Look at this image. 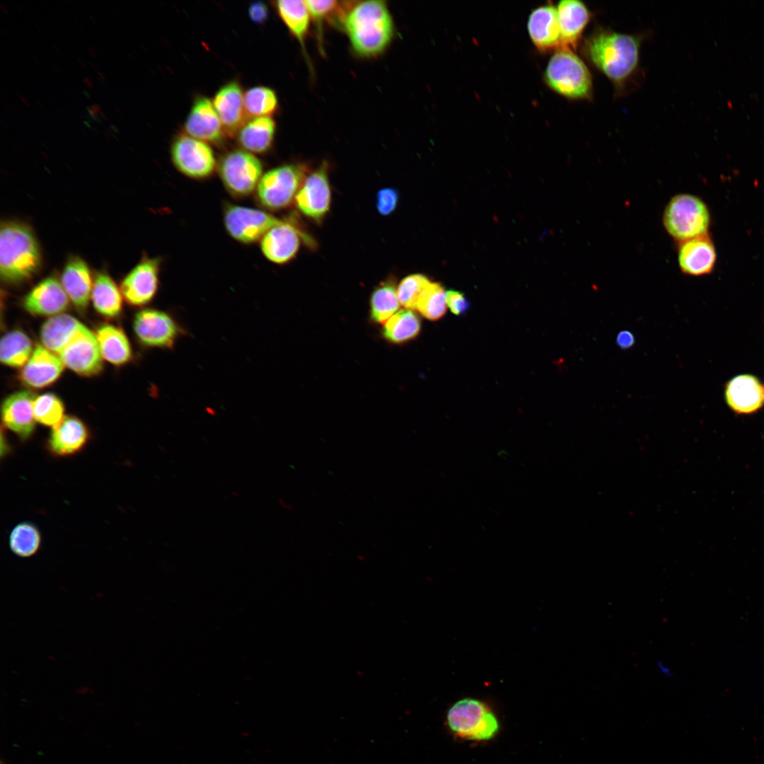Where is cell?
<instances>
[{
  "label": "cell",
  "mask_w": 764,
  "mask_h": 764,
  "mask_svg": "<svg viewBox=\"0 0 764 764\" xmlns=\"http://www.w3.org/2000/svg\"><path fill=\"white\" fill-rule=\"evenodd\" d=\"M133 329L145 346L172 348L182 333L181 328L168 313L156 309H144L136 313Z\"/></svg>",
  "instance_id": "obj_12"
},
{
  "label": "cell",
  "mask_w": 764,
  "mask_h": 764,
  "mask_svg": "<svg viewBox=\"0 0 764 764\" xmlns=\"http://www.w3.org/2000/svg\"><path fill=\"white\" fill-rule=\"evenodd\" d=\"M294 225L282 220L271 228L261 238L262 254L270 261L284 264L297 254L302 233Z\"/></svg>",
  "instance_id": "obj_20"
},
{
  "label": "cell",
  "mask_w": 764,
  "mask_h": 764,
  "mask_svg": "<svg viewBox=\"0 0 764 764\" xmlns=\"http://www.w3.org/2000/svg\"><path fill=\"white\" fill-rule=\"evenodd\" d=\"M282 220L257 209L228 204L224 209V224L228 233L237 241L257 242Z\"/></svg>",
  "instance_id": "obj_10"
},
{
  "label": "cell",
  "mask_w": 764,
  "mask_h": 764,
  "mask_svg": "<svg viewBox=\"0 0 764 764\" xmlns=\"http://www.w3.org/2000/svg\"><path fill=\"white\" fill-rule=\"evenodd\" d=\"M91 298L95 309L105 317H116L122 311L121 292L105 272H98L95 274Z\"/></svg>",
  "instance_id": "obj_29"
},
{
  "label": "cell",
  "mask_w": 764,
  "mask_h": 764,
  "mask_svg": "<svg viewBox=\"0 0 764 764\" xmlns=\"http://www.w3.org/2000/svg\"><path fill=\"white\" fill-rule=\"evenodd\" d=\"M677 250L679 268L685 274L705 275L715 266L716 249L708 233L678 242Z\"/></svg>",
  "instance_id": "obj_17"
},
{
  "label": "cell",
  "mask_w": 764,
  "mask_h": 764,
  "mask_svg": "<svg viewBox=\"0 0 764 764\" xmlns=\"http://www.w3.org/2000/svg\"><path fill=\"white\" fill-rule=\"evenodd\" d=\"M64 364L56 354L37 345L23 366L20 379L29 387L40 388L54 383L62 374Z\"/></svg>",
  "instance_id": "obj_23"
},
{
  "label": "cell",
  "mask_w": 764,
  "mask_h": 764,
  "mask_svg": "<svg viewBox=\"0 0 764 764\" xmlns=\"http://www.w3.org/2000/svg\"><path fill=\"white\" fill-rule=\"evenodd\" d=\"M446 292L440 284L431 282L421 296L417 309L424 317L436 320L446 311Z\"/></svg>",
  "instance_id": "obj_38"
},
{
  "label": "cell",
  "mask_w": 764,
  "mask_h": 764,
  "mask_svg": "<svg viewBox=\"0 0 764 764\" xmlns=\"http://www.w3.org/2000/svg\"><path fill=\"white\" fill-rule=\"evenodd\" d=\"M82 325L81 322L70 315L60 313L54 316L41 327V342L45 348L57 354Z\"/></svg>",
  "instance_id": "obj_28"
},
{
  "label": "cell",
  "mask_w": 764,
  "mask_h": 764,
  "mask_svg": "<svg viewBox=\"0 0 764 764\" xmlns=\"http://www.w3.org/2000/svg\"><path fill=\"white\" fill-rule=\"evenodd\" d=\"M725 399L730 408L736 413L756 412L764 405V386L754 376H736L726 386Z\"/></svg>",
  "instance_id": "obj_24"
},
{
  "label": "cell",
  "mask_w": 764,
  "mask_h": 764,
  "mask_svg": "<svg viewBox=\"0 0 764 764\" xmlns=\"http://www.w3.org/2000/svg\"><path fill=\"white\" fill-rule=\"evenodd\" d=\"M305 179V168L300 165H282L267 171L256 189L262 207L270 210L287 207L295 199Z\"/></svg>",
  "instance_id": "obj_8"
},
{
  "label": "cell",
  "mask_w": 764,
  "mask_h": 764,
  "mask_svg": "<svg viewBox=\"0 0 764 764\" xmlns=\"http://www.w3.org/2000/svg\"><path fill=\"white\" fill-rule=\"evenodd\" d=\"M88 111L93 117H98L101 112V108L98 105H92L88 108Z\"/></svg>",
  "instance_id": "obj_46"
},
{
  "label": "cell",
  "mask_w": 764,
  "mask_h": 764,
  "mask_svg": "<svg viewBox=\"0 0 764 764\" xmlns=\"http://www.w3.org/2000/svg\"><path fill=\"white\" fill-rule=\"evenodd\" d=\"M41 266V254L31 228L18 221H5L0 230V273L9 284L31 278Z\"/></svg>",
  "instance_id": "obj_3"
},
{
  "label": "cell",
  "mask_w": 764,
  "mask_h": 764,
  "mask_svg": "<svg viewBox=\"0 0 764 764\" xmlns=\"http://www.w3.org/2000/svg\"><path fill=\"white\" fill-rule=\"evenodd\" d=\"M217 170L226 190L236 197L252 194L263 175L260 159L243 149L225 154L217 164Z\"/></svg>",
  "instance_id": "obj_7"
},
{
  "label": "cell",
  "mask_w": 764,
  "mask_h": 764,
  "mask_svg": "<svg viewBox=\"0 0 764 764\" xmlns=\"http://www.w3.org/2000/svg\"><path fill=\"white\" fill-rule=\"evenodd\" d=\"M69 299L59 280L50 276L28 293L23 299V306L33 315L54 316L67 309Z\"/></svg>",
  "instance_id": "obj_19"
},
{
  "label": "cell",
  "mask_w": 764,
  "mask_h": 764,
  "mask_svg": "<svg viewBox=\"0 0 764 764\" xmlns=\"http://www.w3.org/2000/svg\"><path fill=\"white\" fill-rule=\"evenodd\" d=\"M32 343L28 335L19 330L5 334L0 343V360L14 368L24 366L32 355Z\"/></svg>",
  "instance_id": "obj_32"
},
{
  "label": "cell",
  "mask_w": 764,
  "mask_h": 764,
  "mask_svg": "<svg viewBox=\"0 0 764 764\" xmlns=\"http://www.w3.org/2000/svg\"><path fill=\"white\" fill-rule=\"evenodd\" d=\"M8 544L11 550L16 555L21 557H31L40 547V532L33 523L21 522L11 530Z\"/></svg>",
  "instance_id": "obj_34"
},
{
  "label": "cell",
  "mask_w": 764,
  "mask_h": 764,
  "mask_svg": "<svg viewBox=\"0 0 764 764\" xmlns=\"http://www.w3.org/2000/svg\"><path fill=\"white\" fill-rule=\"evenodd\" d=\"M90 438V431L81 419L66 415L52 428L46 448L54 457L71 456L82 451Z\"/></svg>",
  "instance_id": "obj_16"
},
{
  "label": "cell",
  "mask_w": 764,
  "mask_h": 764,
  "mask_svg": "<svg viewBox=\"0 0 764 764\" xmlns=\"http://www.w3.org/2000/svg\"><path fill=\"white\" fill-rule=\"evenodd\" d=\"M584 52L594 66L620 87L637 69L639 41L631 35L598 29L585 40Z\"/></svg>",
  "instance_id": "obj_2"
},
{
  "label": "cell",
  "mask_w": 764,
  "mask_h": 764,
  "mask_svg": "<svg viewBox=\"0 0 764 764\" xmlns=\"http://www.w3.org/2000/svg\"><path fill=\"white\" fill-rule=\"evenodd\" d=\"M430 280L420 274H410L400 282L397 289L398 301L407 309L416 310L417 303Z\"/></svg>",
  "instance_id": "obj_39"
},
{
  "label": "cell",
  "mask_w": 764,
  "mask_h": 764,
  "mask_svg": "<svg viewBox=\"0 0 764 764\" xmlns=\"http://www.w3.org/2000/svg\"><path fill=\"white\" fill-rule=\"evenodd\" d=\"M1 764H4V763H1Z\"/></svg>",
  "instance_id": "obj_51"
},
{
  "label": "cell",
  "mask_w": 764,
  "mask_h": 764,
  "mask_svg": "<svg viewBox=\"0 0 764 764\" xmlns=\"http://www.w3.org/2000/svg\"><path fill=\"white\" fill-rule=\"evenodd\" d=\"M662 219L667 233L678 242L707 233L711 221L706 204L687 193L678 194L668 201Z\"/></svg>",
  "instance_id": "obj_6"
},
{
  "label": "cell",
  "mask_w": 764,
  "mask_h": 764,
  "mask_svg": "<svg viewBox=\"0 0 764 764\" xmlns=\"http://www.w3.org/2000/svg\"><path fill=\"white\" fill-rule=\"evenodd\" d=\"M57 355L64 366L79 375L91 376L103 369V357L96 336L83 325Z\"/></svg>",
  "instance_id": "obj_11"
},
{
  "label": "cell",
  "mask_w": 764,
  "mask_h": 764,
  "mask_svg": "<svg viewBox=\"0 0 764 764\" xmlns=\"http://www.w3.org/2000/svg\"><path fill=\"white\" fill-rule=\"evenodd\" d=\"M446 303L451 311L456 316L463 314L470 306L465 296L454 290L446 291Z\"/></svg>",
  "instance_id": "obj_42"
},
{
  "label": "cell",
  "mask_w": 764,
  "mask_h": 764,
  "mask_svg": "<svg viewBox=\"0 0 764 764\" xmlns=\"http://www.w3.org/2000/svg\"><path fill=\"white\" fill-rule=\"evenodd\" d=\"M83 81H84V83L86 84V86L88 87H89V88L92 87L93 83H92V81H91V79L89 78L85 77L84 79H83Z\"/></svg>",
  "instance_id": "obj_47"
},
{
  "label": "cell",
  "mask_w": 764,
  "mask_h": 764,
  "mask_svg": "<svg viewBox=\"0 0 764 764\" xmlns=\"http://www.w3.org/2000/svg\"><path fill=\"white\" fill-rule=\"evenodd\" d=\"M171 160L183 175L197 180L210 177L217 162L209 144L186 134L177 136L171 144Z\"/></svg>",
  "instance_id": "obj_9"
},
{
  "label": "cell",
  "mask_w": 764,
  "mask_h": 764,
  "mask_svg": "<svg viewBox=\"0 0 764 764\" xmlns=\"http://www.w3.org/2000/svg\"><path fill=\"white\" fill-rule=\"evenodd\" d=\"M548 86L570 99H590L593 83L589 70L573 50L562 48L550 59L545 71Z\"/></svg>",
  "instance_id": "obj_4"
},
{
  "label": "cell",
  "mask_w": 764,
  "mask_h": 764,
  "mask_svg": "<svg viewBox=\"0 0 764 764\" xmlns=\"http://www.w3.org/2000/svg\"><path fill=\"white\" fill-rule=\"evenodd\" d=\"M398 199V192L394 188L385 187L379 190L376 196V207L379 214H391L397 207Z\"/></svg>",
  "instance_id": "obj_41"
},
{
  "label": "cell",
  "mask_w": 764,
  "mask_h": 764,
  "mask_svg": "<svg viewBox=\"0 0 764 764\" xmlns=\"http://www.w3.org/2000/svg\"><path fill=\"white\" fill-rule=\"evenodd\" d=\"M419 330L420 321L417 316L410 309H403L386 321L383 334L386 340L401 343L415 337Z\"/></svg>",
  "instance_id": "obj_33"
},
{
  "label": "cell",
  "mask_w": 764,
  "mask_h": 764,
  "mask_svg": "<svg viewBox=\"0 0 764 764\" xmlns=\"http://www.w3.org/2000/svg\"><path fill=\"white\" fill-rule=\"evenodd\" d=\"M20 98H21V100H22V101H23V103H25V105H26L27 106H30V104H29V103H28V100H26V99H25V98H23V97H21V96Z\"/></svg>",
  "instance_id": "obj_50"
},
{
  "label": "cell",
  "mask_w": 764,
  "mask_h": 764,
  "mask_svg": "<svg viewBox=\"0 0 764 764\" xmlns=\"http://www.w3.org/2000/svg\"><path fill=\"white\" fill-rule=\"evenodd\" d=\"M635 335L630 330H621L616 336V345L621 349L625 350L631 348L635 345Z\"/></svg>",
  "instance_id": "obj_44"
},
{
  "label": "cell",
  "mask_w": 764,
  "mask_h": 764,
  "mask_svg": "<svg viewBox=\"0 0 764 764\" xmlns=\"http://www.w3.org/2000/svg\"><path fill=\"white\" fill-rule=\"evenodd\" d=\"M103 358L110 363L120 366L131 359L132 349L124 332L112 325L100 326L96 334Z\"/></svg>",
  "instance_id": "obj_30"
},
{
  "label": "cell",
  "mask_w": 764,
  "mask_h": 764,
  "mask_svg": "<svg viewBox=\"0 0 764 764\" xmlns=\"http://www.w3.org/2000/svg\"><path fill=\"white\" fill-rule=\"evenodd\" d=\"M185 134L207 144H219L226 134L212 101L195 98L184 124Z\"/></svg>",
  "instance_id": "obj_15"
},
{
  "label": "cell",
  "mask_w": 764,
  "mask_h": 764,
  "mask_svg": "<svg viewBox=\"0 0 764 764\" xmlns=\"http://www.w3.org/2000/svg\"><path fill=\"white\" fill-rule=\"evenodd\" d=\"M330 202L328 168L323 163L305 178L296 195L295 203L305 216L319 221L329 211Z\"/></svg>",
  "instance_id": "obj_14"
},
{
  "label": "cell",
  "mask_w": 764,
  "mask_h": 764,
  "mask_svg": "<svg viewBox=\"0 0 764 764\" xmlns=\"http://www.w3.org/2000/svg\"><path fill=\"white\" fill-rule=\"evenodd\" d=\"M88 52L93 57H96L97 55L96 51L93 47H91Z\"/></svg>",
  "instance_id": "obj_48"
},
{
  "label": "cell",
  "mask_w": 764,
  "mask_h": 764,
  "mask_svg": "<svg viewBox=\"0 0 764 764\" xmlns=\"http://www.w3.org/2000/svg\"><path fill=\"white\" fill-rule=\"evenodd\" d=\"M305 1L311 18L317 23L318 27L320 26L323 22L333 18V16L337 17L342 24L345 15L350 6L340 5V1L335 0H308Z\"/></svg>",
  "instance_id": "obj_40"
},
{
  "label": "cell",
  "mask_w": 764,
  "mask_h": 764,
  "mask_svg": "<svg viewBox=\"0 0 764 764\" xmlns=\"http://www.w3.org/2000/svg\"><path fill=\"white\" fill-rule=\"evenodd\" d=\"M61 284L74 305L80 310L88 304L93 282L87 263L80 257L71 256L66 262Z\"/></svg>",
  "instance_id": "obj_25"
},
{
  "label": "cell",
  "mask_w": 764,
  "mask_h": 764,
  "mask_svg": "<svg viewBox=\"0 0 764 764\" xmlns=\"http://www.w3.org/2000/svg\"><path fill=\"white\" fill-rule=\"evenodd\" d=\"M397 291L391 282L381 284L371 298V316L377 323H382L395 314L399 308Z\"/></svg>",
  "instance_id": "obj_36"
},
{
  "label": "cell",
  "mask_w": 764,
  "mask_h": 764,
  "mask_svg": "<svg viewBox=\"0 0 764 764\" xmlns=\"http://www.w3.org/2000/svg\"><path fill=\"white\" fill-rule=\"evenodd\" d=\"M529 36L537 49L542 52L562 48L557 8L545 5L534 9L528 20Z\"/></svg>",
  "instance_id": "obj_22"
},
{
  "label": "cell",
  "mask_w": 764,
  "mask_h": 764,
  "mask_svg": "<svg viewBox=\"0 0 764 764\" xmlns=\"http://www.w3.org/2000/svg\"><path fill=\"white\" fill-rule=\"evenodd\" d=\"M36 396L28 390H21L8 396L2 403L1 417L4 426L23 441L33 435L35 428L33 403Z\"/></svg>",
  "instance_id": "obj_18"
},
{
  "label": "cell",
  "mask_w": 764,
  "mask_h": 764,
  "mask_svg": "<svg viewBox=\"0 0 764 764\" xmlns=\"http://www.w3.org/2000/svg\"><path fill=\"white\" fill-rule=\"evenodd\" d=\"M656 668L659 672L664 677L668 678L673 677L674 673L673 669L663 660H658L656 661Z\"/></svg>",
  "instance_id": "obj_45"
},
{
  "label": "cell",
  "mask_w": 764,
  "mask_h": 764,
  "mask_svg": "<svg viewBox=\"0 0 764 764\" xmlns=\"http://www.w3.org/2000/svg\"><path fill=\"white\" fill-rule=\"evenodd\" d=\"M275 132L276 123L271 117H251L237 132V141L243 150L262 154L271 149Z\"/></svg>",
  "instance_id": "obj_27"
},
{
  "label": "cell",
  "mask_w": 764,
  "mask_h": 764,
  "mask_svg": "<svg viewBox=\"0 0 764 764\" xmlns=\"http://www.w3.org/2000/svg\"><path fill=\"white\" fill-rule=\"evenodd\" d=\"M446 723L454 736L466 741H489L499 731L498 718L491 708L471 698L459 700L448 709Z\"/></svg>",
  "instance_id": "obj_5"
},
{
  "label": "cell",
  "mask_w": 764,
  "mask_h": 764,
  "mask_svg": "<svg viewBox=\"0 0 764 764\" xmlns=\"http://www.w3.org/2000/svg\"><path fill=\"white\" fill-rule=\"evenodd\" d=\"M98 78L100 81L101 83L102 82L103 83V81H105V79L103 76V75L102 74L99 73V72H98Z\"/></svg>",
  "instance_id": "obj_49"
},
{
  "label": "cell",
  "mask_w": 764,
  "mask_h": 764,
  "mask_svg": "<svg viewBox=\"0 0 764 764\" xmlns=\"http://www.w3.org/2000/svg\"><path fill=\"white\" fill-rule=\"evenodd\" d=\"M244 105L247 117H271L278 108V98L274 90L257 86L244 93Z\"/></svg>",
  "instance_id": "obj_35"
},
{
  "label": "cell",
  "mask_w": 764,
  "mask_h": 764,
  "mask_svg": "<svg viewBox=\"0 0 764 764\" xmlns=\"http://www.w3.org/2000/svg\"><path fill=\"white\" fill-rule=\"evenodd\" d=\"M268 8L262 1L253 2L249 6V17L255 23L262 24L265 23L268 18Z\"/></svg>",
  "instance_id": "obj_43"
},
{
  "label": "cell",
  "mask_w": 764,
  "mask_h": 764,
  "mask_svg": "<svg viewBox=\"0 0 764 764\" xmlns=\"http://www.w3.org/2000/svg\"><path fill=\"white\" fill-rule=\"evenodd\" d=\"M160 257L144 255L125 277L120 285L126 301L132 306H144L155 296L159 284Z\"/></svg>",
  "instance_id": "obj_13"
},
{
  "label": "cell",
  "mask_w": 764,
  "mask_h": 764,
  "mask_svg": "<svg viewBox=\"0 0 764 764\" xmlns=\"http://www.w3.org/2000/svg\"><path fill=\"white\" fill-rule=\"evenodd\" d=\"M212 103L226 134H236L247 120L244 93L240 83L236 81H231L221 86L216 92Z\"/></svg>",
  "instance_id": "obj_21"
},
{
  "label": "cell",
  "mask_w": 764,
  "mask_h": 764,
  "mask_svg": "<svg viewBox=\"0 0 764 764\" xmlns=\"http://www.w3.org/2000/svg\"><path fill=\"white\" fill-rule=\"evenodd\" d=\"M278 15L290 33L304 50L311 16L305 1L280 0L274 2Z\"/></svg>",
  "instance_id": "obj_31"
},
{
  "label": "cell",
  "mask_w": 764,
  "mask_h": 764,
  "mask_svg": "<svg viewBox=\"0 0 764 764\" xmlns=\"http://www.w3.org/2000/svg\"><path fill=\"white\" fill-rule=\"evenodd\" d=\"M35 421L42 425L57 426L64 417V407L61 400L53 393H45L35 398L33 403Z\"/></svg>",
  "instance_id": "obj_37"
},
{
  "label": "cell",
  "mask_w": 764,
  "mask_h": 764,
  "mask_svg": "<svg viewBox=\"0 0 764 764\" xmlns=\"http://www.w3.org/2000/svg\"><path fill=\"white\" fill-rule=\"evenodd\" d=\"M557 11L562 48L575 50L590 21V11L584 3L578 0L560 1Z\"/></svg>",
  "instance_id": "obj_26"
},
{
  "label": "cell",
  "mask_w": 764,
  "mask_h": 764,
  "mask_svg": "<svg viewBox=\"0 0 764 764\" xmlns=\"http://www.w3.org/2000/svg\"><path fill=\"white\" fill-rule=\"evenodd\" d=\"M342 25L352 48L363 57L383 53L394 35L393 20L383 1L352 2Z\"/></svg>",
  "instance_id": "obj_1"
}]
</instances>
